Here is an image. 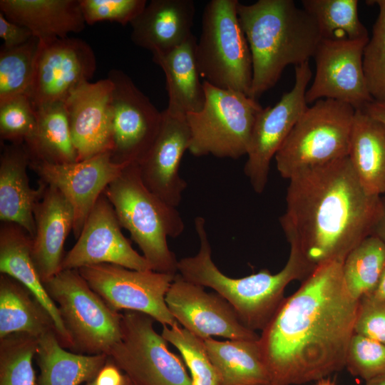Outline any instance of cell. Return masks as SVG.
I'll list each match as a JSON object with an SVG mask.
<instances>
[{
    "instance_id": "40",
    "label": "cell",
    "mask_w": 385,
    "mask_h": 385,
    "mask_svg": "<svg viewBox=\"0 0 385 385\" xmlns=\"http://www.w3.org/2000/svg\"><path fill=\"white\" fill-rule=\"evenodd\" d=\"M86 24L101 21L130 24L142 12L145 0H79Z\"/></svg>"
},
{
    "instance_id": "46",
    "label": "cell",
    "mask_w": 385,
    "mask_h": 385,
    "mask_svg": "<svg viewBox=\"0 0 385 385\" xmlns=\"http://www.w3.org/2000/svg\"><path fill=\"white\" fill-rule=\"evenodd\" d=\"M369 294H371L375 297L385 299V267L376 287L374 291Z\"/></svg>"
},
{
    "instance_id": "41",
    "label": "cell",
    "mask_w": 385,
    "mask_h": 385,
    "mask_svg": "<svg viewBox=\"0 0 385 385\" xmlns=\"http://www.w3.org/2000/svg\"><path fill=\"white\" fill-rule=\"evenodd\" d=\"M354 334L385 344V299L367 294L359 300Z\"/></svg>"
},
{
    "instance_id": "18",
    "label": "cell",
    "mask_w": 385,
    "mask_h": 385,
    "mask_svg": "<svg viewBox=\"0 0 385 385\" xmlns=\"http://www.w3.org/2000/svg\"><path fill=\"white\" fill-rule=\"evenodd\" d=\"M103 263L135 270H153L122 233L113 207L104 194L89 213L77 242L64 255L61 270Z\"/></svg>"
},
{
    "instance_id": "43",
    "label": "cell",
    "mask_w": 385,
    "mask_h": 385,
    "mask_svg": "<svg viewBox=\"0 0 385 385\" xmlns=\"http://www.w3.org/2000/svg\"><path fill=\"white\" fill-rule=\"evenodd\" d=\"M86 385H132L128 376L108 357L94 379Z\"/></svg>"
},
{
    "instance_id": "29",
    "label": "cell",
    "mask_w": 385,
    "mask_h": 385,
    "mask_svg": "<svg viewBox=\"0 0 385 385\" xmlns=\"http://www.w3.org/2000/svg\"><path fill=\"white\" fill-rule=\"evenodd\" d=\"M51 331L56 332L52 318L31 292L15 279L1 274L0 339L14 334L38 339Z\"/></svg>"
},
{
    "instance_id": "45",
    "label": "cell",
    "mask_w": 385,
    "mask_h": 385,
    "mask_svg": "<svg viewBox=\"0 0 385 385\" xmlns=\"http://www.w3.org/2000/svg\"><path fill=\"white\" fill-rule=\"evenodd\" d=\"M385 244V196H382V209L372 232Z\"/></svg>"
},
{
    "instance_id": "3",
    "label": "cell",
    "mask_w": 385,
    "mask_h": 385,
    "mask_svg": "<svg viewBox=\"0 0 385 385\" xmlns=\"http://www.w3.org/2000/svg\"><path fill=\"white\" fill-rule=\"evenodd\" d=\"M237 12L252 56L250 97L257 100L287 66L309 62L322 38L313 19L292 0L239 2Z\"/></svg>"
},
{
    "instance_id": "5",
    "label": "cell",
    "mask_w": 385,
    "mask_h": 385,
    "mask_svg": "<svg viewBox=\"0 0 385 385\" xmlns=\"http://www.w3.org/2000/svg\"><path fill=\"white\" fill-rule=\"evenodd\" d=\"M103 194L121 227L128 230L153 270L177 274L178 260L167 242L168 237H178L185 228L176 207L146 188L135 164L125 167Z\"/></svg>"
},
{
    "instance_id": "39",
    "label": "cell",
    "mask_w": 385,
    "mask_h": 385,
    "mask_svg": "<svg viewBox=\"0 0 385 385\" xmlns=\"http://www.w3.org/2000/svg\"><path fill=\"white\" fill-rule=\"evenodd\" d=\"M345 367L352 376L365 381L385 376V344L354 334L347 351Z\"/></svg>"
},
{
    "instance_id": "32",
    "label": "cell",
    "mask_w": 385,
    "mask_h": 385,
    "mask_svg": "<svg viewBox=\"0 0 385 385\" xmlns=\"http://www.w3.org/2000/svg\"><path fill=\"white\" fill-rule=\"evenodd\" d=\"M302 5L314 21L322 39H369L359 18L357 0H302Z\"/></svg>"
},
{
    "instance_id": "1",
    "label": "cell",
    "mask_w": 385,
    "mask_h": 385,
    "mask_svg": "<svg viewBox=\"0 0 385 385\" xmlns=\"http://www.w3.org/2000/svg\"><path fill=\"white\" fill-rule=\"evenodd\" d=\"M342 263L317 267L262 330L258 342L271 383L303 384L345 367L359 300L345 284Z\"/></svg>"
},
{
    "instance_id": "13",
    "label": "cell",
    "mask_w": 385,
    "mask_h": 385,
    "mask_svg": "<svg viewBox=\"0 0 385 385\" xmlns=\"http://www.w3.org/2000/svg\"><path fill=\"white\" fill-rule=\"evenodd\" d=\"M294 69L291 91L284 93L274 106L262 108L253 125L244 172L256 193L265 190L272 158L308 107L305 95L312 76L309 63H304Z\"/></svg>"
},
{
    "instance_id": "28",
    "label": "cell",
    "mask_w": 385,
    "mask_h": 385,
    "mask_svg": "<svg viewBox=\"0 0 385 385\" xmlns=\"http://www.w3.org/2000/svg\"><path fill=\"white\" fill-rule=\"evenodd\" d=\"M36 361L40 369L37 385H80L94 379L108 356L83 354L63 348L55 331L38 339Z\"/></svg>"
},
{
    "instance_id": "10",
    "label": "cell",
    "mask_w": 385,
    "mask_h": 385,
    "mask_svg": "<svg viewBox=\"0 0 385 385\" xmlns=\"http://www.w3.org/2000/svg\"><path fill=\"white\" fill-rule=\"evenodd\" d=\"M155 319L134 311L121 317V338L108 356L132 385H192L183 361L153 327Z\"/></svg>"
},
{
    "instance_id": "25",
    "label": "cell",
    "mask_w": 385,
    "mask_h": 385,
    "mask_svg": "<svg viewBox=\"0 0 385 385\" xmlns=\"http://www.w3.org/2000/svg\"><path fill=\"white\" fill-rule=\"evenodd\" d=\"M0 11L40 41L68 37L86 25L79 0H1Z\"/></svg>"
},
{
    "instance_id": "30",
    "label": "cell",
    "mask_w": 385,
    "mask_h": 385,
    "mask_svg": "<svg viewBox=\"0 0 385 385\" xmlns=\"http://www.w3.org/2000/svg\"><path fill=\"white\" fill-rule=\"evenodd\" d=\"M217 373L220 385H263L271 383L258 340L203 339Z\"/></svg>"
},
{
    "instance_id": "24",
    "label": "cell",
    "mask_w": 385,
    "mask_h": 385,
    "mask_svg": "<svg viewBox=\"0 0 385 385\" xmlns=\"http://www.w3.org/2000/svg\"><path fill=\"white\" fill-rule=\"evenodd\" d=\"M32 238L21 226L1 222L0 227V272L15 279L28 289L49 314L61 345L73 349L56 304L47 293L31 256Z\"/></svg>"
},
{
    "instance_id": "2",
    "label": "cell",
    "mask_w": 385,
    "mask_h": 385,
    "mask_svg": "<svg viewBox=\"0 0 385 385\" xmlns=\"http://www.w3.org/2000/svg\"><path fill=\"white\" fill-rule=\"evenodd\" d=\"M279 222L290 246L313 272L344 262L372 235L382 196L369 194L344 157L300 171L289 179Z\"/></svg>"
},
{
    "instance_id": "15",
    "label": "cell",
    "mask_w": 385,
    "mask_h": 385,
    "mask_svg": "<svg viewBox=\"0 0 385 385\" xmlns=\"http://www.w3.org/2000/svg\"><path fill=\"white\" fill-rule=\"evenodd\" d=\"M369 40L322 39L314 58L316 71L306 91L307 104L333 99L363 110L374 100L366 87L362 56Z\"/></svg>"
},
{
    "instance_id": "26",
    "label": "cell",
    "mask_w": 385,
    "mask_h": 385,
    "mask_svg": "<svg viewBox=\"0 0 385 385\" xmlns=\"http://www.w3.org/2000/svg\"><path fill=\"white\" fill-rule=\"evenodd\" d=\"M197 38L193 35L175 48L153 54V61L163 71L166 79L169 113L186 116L203 107L205 93L200 81L196 57Z\"/></svg>"
},
{
    "instance_id": "14",
    "label": "cell",
    "mask_w": 385,
    "mask_h": 385,
    "mask_svg": "<svg viewBox=\"0 0 385 385\" xmlns=\"http://www.w3.org/2000/svg\"><path fill=\"white\" fill-rule=\"evenodd\" d=\"M96 69L93 50L85 41L72 37L40 41L35 75L29 94L34 108L63 102Z\"/></svg>"
},
{
    "instance_id": "48",
    "label": "cell",
    "mask_w": 385,
    "mask_h": 385,
    "mask_svg": "<svg viewBox=\"0 0 385 385\" xmlns=\"http://www.w3.org/2000/svg\"><path fill=\"white\" fill-rule=\"evenodd\" d=\"M314 385H336L329 378L325 377L316 381Z\"/></svg>"
},
{
    "instance_id": "6",
    "label": "cell",
    "mask_w": 385,
    "mask_h": 385,
    "mask_svg": "<svg viewBox=\"0 0 385 385\" xmlns=\"http://www.w3.org/2000/svg\"><path fill=\"white\" fill-rule=\"evenodd\" d=\"M238 0H212L203 11L195 57L203 81L250 97L252 61L241 27Z\"/></svg>"
},
{
    "instance_id": "9",
    "label": "cell",
    "mask_w": 385,
    "mask_h": 385,
    "mask_svg": "<svg viewBox=\"0 0 385 385\" xmlns=\"http://www.w3.org/2000/svg\"><path fill=\"white\" fill-rule=\"evenodd\" d=\"M73 342V352L108 355L121 338V317L78 270H63L43 283Z\"/></svg>"
},
{
    "instance_id": "21",
    "label": "cell",
    "mask_w": 385,
    "mask_h": 385,
    "mask_svg": "<svg viewBox=\"0 0 385 385\" xmlns=\"http://www.w3.org/2000/svg\"><path fill=\"white\" fill-rule=\"evenodd\" d=\"M36 232L32 239L31 256L44 283L61 271L63 245L74 225L73 210L56 188L46 185L34 209Z\"/></svg>"
},
{
    "instance_id": "16",
    "label": "cell",
    "mask_w": 385,
    "mask_h": 385,
    "mask_svg": "<svg viewBox=\"0 0 385 385\" xmlns=\"http://www.w3.org/2000/svg\"><path fill=\"white\" fill-rule=\"evenodd\" d=\"M167 306L177 322L197 337L230 340H259L260 336L240 320L232 306L217 292L177 274L165 295Z\"/></svg>"
},
{
    "instance_id": "44",
    "label": "cell",
    "mask_w": 385,
    "mask_h": 385,
    "mask_svg": "<svg viewBox=\"0 0 385 385\" xmlns=\"http://www.w3.org/2000/svg\"><path fill=\"white\" fill-rule=\"evenodd\" d=\"M369 115L385 125V102L373 101L364 109Z\"/></svg>"
},
{
    "instance_id": "12",
    "label": "cell",
    "mask_w": 385,
    "mask_h": 385,
    "mask_svg": "<svg viewBox=\"0 0 385 385\" xmlns=\"http://www.w3.org/2000/svg\"><path fill=\"white\" fill-rule=\"evenodd\" d=\"M108 77L113 84L112 160L118 164L138 165L159 133L163 111L156 108L123 71L112 69Z\"/></svg>"
},
{
    "instance_id": "20",
    "label": "cell",
    "mask_w": 385,
    "mask_h": 385,
    "mask_svg": "<svg viewBox=\"0 0 385 385\" xmlns=\"http://www.w3.org/2000/svg\"><path fill=\"white\" fill-rule=\"evenodd\" d=\"M190 131L186 116L163 111L159 133L144 158L137 165L143 183L163 201L177 207L187 188L179 169L188 150Z\"/></svg>"
},
{
    "instance_id": "17",
    "label": "cell",
    "mask_w": 385,
    "mask_h": 385,
    "mask_svg": "<svg viewBox=\"0 0 385 385\" xmlns=\"http://www.w3.org/2000/svg\"><path fill=\"white\" fill-rule=\"evenodd\" d=\"M128 165L114 163L108 151L66 164L31 161L29 168L39 182L56 188L68 200L74 212L73 232L78 238L99 197Z\"/></svg>"
},
{
    "instance_id": "8",
    "label": "cell",
    "mask_w": 385,
    "mask_h": 385,
    "mask_svg": "<svg viewBox=\"0 0 385 385\" xmlns=\"http://www.w3.org/2000/svg\"><path fill=\"white\" fill-rule=\"evenodd\" d=\"M203 84L202 108L186 115L190 131L188 151L196 157L237 159L247 155L256 117L263 108L242 93Z\"/></svg>"
},
{
    "instance_id": "47",
    "label": "cell",
    "mask_w": 385,
    "mask_h": 385,
    "mask_svg": "<svg viewBox=\"0 0 385 385\" xmlns=\"http://www.w3.org/2000/svg\"><path fill=\"white\" fill-rule=\"evenodd\" d=\"M365 385H385V376L375 377L366 381Z\"/></svg>"
},
{
    "instance_id": "49",
    "label": "cell",
    "mask_w": 385,
    "mask_h": 385,
    "mask_svg": "<svg viewBox=\"0 0 385 385\" xmlns=\"http://www.w3.org/2000/svg\"><path fill=\"white\" fill-rule=\"evenodd\" d=\"M263 385H277V384H272V383H270V384H263Z\"/></svg>"
},
{
    "instance_id": "11",
    "label": "cell",
    "mask_w": 385,
    "mask_h": 385,
    "mask_svg": "<svg viewBox=\"0 0 385 385\" xmlns=\"http://www.w3.org/2000/svg\"><path fill=\"white\" fill-rule=\"evenodd\" d=\"M78 271L111 309L142 312L162 325L170 327L178 322L165 302L176 274L107 263L84 266Z\"/></svg>"
},
{
    "instance_id": "34",
    "label": "cell",
    "mask_w": 385,
    "mask_h": 385,
    "mask_svg": "<svg viewBox=\"0 0 385 385\" xmlns=\"http://www.w3.org/2000/svg\"><path fill=\"white\" fill-rule=\"evenodd\" d=\"M39 39L33 36L26 43L0 49V103L14 97L29 96L32 88Z\"/></svg>"
},
{
    "instance_id": "35",
    "label": "cell",
    "mask_w": 385,
    "mask_h": 385,
    "mask_svg": "<svg viewBox=\"0 0 385 385\" xmlns=\"http://www.w3.org/2000/svg\"><path fill=\"white\" fill-rule=\"evenodd\" d=\"M38 339L14 334L0 339V385H37L32 365Z\"/></svg>"
},
{
    "instance_id": "37",
    "label": "cell",
    "mask_w": 385,
    "mask_h": 385,
    "mask_svg": "<svg viewBox=\"0 0 385 385\" xmlns=\"http://www.w3.org/2000/svg\"><path fill=\"white\" fill-rule=\"evenodd\" d=\"M379 14L372 36L363 51L362 66L367 89L375 101L385 102V0H376Z\"/></svg>"
},
{
    "instance_id": "19",
    "label": "cell",
    "mask_w": 385,
    "mask_h": 385,
    "mask_svg": "<svg viewBox=\"0 0 385 385\" xmlns=\"http://www.w3.org/2000/svg\"><path fill=\"white\" fill-rule=\"evenodd\" d=\"M113 89L108 77L94 83L86 81L64 102L77 161L111 152Z\"/></svg>"
},
{
    "instance_id": "23",
    "label": "cell",
    "mask_w": 385,
    "mask_h": 385,
    "mask_svg": "<svg viewBox=\"0 0 385 385\" xmlns=\"http://www.w3.org/2000/svg\"><path fill=\"white\" fill-rule=\"evenodd\" d=\"M30 155L24 143L4 145L0 158V220L23 227L33 239L36 232L34 209L46 185L36 189L29 184Z\"/></svg>"
},
{
    "instance_id": "36",
    "label": "cell",
    "mask_w": 385,
    "mask_h": 385,
    "mask_svg": "<svg viewBox=\"0 0 385 385\" xmlns=\"http://www.w3.org/2000/svg\"><path fill=\"white\" fill-rule=\"evenodd\" d=\"M161 335L180 351L190 372L192 385H220L202 339L180 327L178 322L170 327L163 325Z\"/></svg>"
},
{
    "instance_id": "4",
    "label": "cell",
    "mask_w": 385,
    "mask_h": 385,
    "mask_svg": "<svg viewBox=\"0 0 385 385\" xmlns=\"http://www.w3.org/2000/svg\"><path fill=\"white\" fill-rule=\"evenodd\" d=\"M195 227L200 240L199 251L194 256L178 260V274L190 282L215 290L252 331L265 327L285 298L284 292L289 283L303 281L312 273L301 257L290 250L286 265L276 274L263 270L241 278L230 277L212 260L205 219L196 217Z\"/></svg>"
},
{
    "instance_id": "7",
    "label": "cell",
    "mask_w": 385,
    "mask_h": 385,
    "mask_svg": "<svg viewBox=\"0 0 385 385\" xmlns=\"http://www.w3.org/2000/svg\"><path fill=\"white\" fill-rule=\"evenodd\" d=\"M356 110L321 99L308 106L277 152L280 175L289 179L304 170L348 156Z\"/></svg>"
},
{
    "instance_id": "27",
    "label": "cell",
    "mask_w": 385,
    "mask_h": 385,
    "mask_svg": "<svg viewBox=\"0 0 385 385\" xmlns=\"http://www.w3.org/2000/svg\"><path fill=\"white\" fill-rule=\"evenodd\" d=\"M364 190L385 195V125L363 110H356L348 155Z\"/></svg>"
},
{
    "instance_id": "50",
    "label": "cell",
    "mask_w": 385,
    "mask_h": 385,
    "mask_svg": "<svg viewBox=\"0 0 385 385\" xmlns=\"http://www.w3.org/2000/svg\"><path fill=\"white\" fill-rule=\"evenodd\" d=\"M385 196V195H384Z\"/></svg>"
},
{
    "instance_id": "31",
    "label": "cell",
    "mask_w": 385,
    "mask_h": 385,
    "mask_svg": "<svg viewBox=\"0 0 385 385\" xmlns=\"http://www.w3.org/2000/svg\"><path fill=\"white\" fill-rule=\"evenodd\" d=\"M36 125L31 137L24 143L31 161L66 164L77 161L68 115L63 102L34 108Z\"/></svg>"
},
{
    "instance_id": "38",
    "label": "cell",
    "mask_w": 385,
    "mask_h": 385,
    "mask_svg": "<svg viewBox=\"0 0 385 385\" xmlns=\"http://www.w3.org/2000/svg\"><path fill=\"white\" fill-rule=\"evenodd\" d=\"M36 125L35 108L26 95L0 103V138L10 143H25Z\"/></svg>"
},
{
    "instance_id": "33",
    "label": "cell",
    "mask_w": 385,
    "mask_h": 385,
    "mask_svg": "<svg viewBox=\"0 0 385 385\" xmlns=\"http://www.w3.org/2000/svg\"><path fill=\"white\" fill-rule=\"evenodd\" d=\"M385 267V244L376 236L363 240L342 263L345 284L356 300L371 293Z\"/></svg>"
},
{
    "instance_id": "42",
    "label": "cell",
    "mask_w": 385,
    "mask_h": 385,
    "mask_svg": "<svg viewBox=\"0 0 385 385\" xmlns=\"http://www.w3.org/2000/svg\"><path fill=\"white\" fill-rule=\"evenodd\" d=\"M32 33L27 28L16 24L0 11V37L4 48H14L21 46L33 37Z\"/></svg>"
},
{
    "instance_id": "51",
    "label": "cell",
    "mask_w": 385,
    "mask_h": 385,
    "mask_svg": "<svg viewBox=\"0 0 385 385\" xmlns=\"http://www.w3.org/2000/svg\"></svg>"
},
{
    "instance_id": "22",
    "label": "cell",
    "mask_w": 385,
    "mask_h": 385,
    "mask_svg": "<svg viewBox=\"0 0 385 385\" xmlns=\"http://www.w3.org/2000/svg\"><path fill=\"white\" fill-rule=\"evenodd\" d=\"M195 13L192 0H151L130 23V38L152 53H165L193 36Z\"/></svg>"
}]
</instances>
